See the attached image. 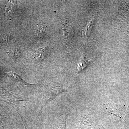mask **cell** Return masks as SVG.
Returning <instances> with one entry per match:
<instances>
[{"label": "cell", "mask_w": 129, "mask_h": 129, "mask_svg": "<svg viewBox=\"0 0 129 129\" xmlns=\"http://www.w3.org/2000/svg\"><path fill=\"white\" fill-rule=\"evenodd\" d=\"M92 24H93V21L92 20H91V21H90L89 23L88 24V25L85 28V29L83 32L84 35L86 36H88L92 28Z\"/></svg>", "instance_id": "cell-4"}, {"label": "cell", "mask_w": 129, "mask_h": 129, "mask_svg": "<svg viewBox=\"0 0 129 129\" xmlns=\"http://www.w3.org/2000/svg\"><path fill=\"white\" fill-rule=\"evenodd\" d=\"M3 99L5 101L7 102L9 104L14 108L17 111L18 113L20 116V117L23 120L22 117L21 115V113L19 109V104L21 101H24L22 97L17 94H13V93H8V94L2 96Z\"/></svg>", "instance_id": "cell-2"}, {"label": "cell", "mask_w": 129, "mask_h": 129, "mask_svg": "<svg viewBox=\"0 0 129 129\" xmlns=\"http://www.w3.org/2000/svg\"><path fill=\"white\" fill-rule=\"evenodd\" d=\"M66 91L62 88L55 86H51L47 88L42 99L40 112L43 107L49 102L53 100L62 92Z\"/></svg>", "instance_id": "cell-1"}, {"label": "cell", "mask_w": 129, "mask_h": 129, "mask_svg": "<svg viewBox=\"0 0 129 129\" xmlns=\"http://www.w3.org/2000/svg\"><path fill=\"white\" fill-rule=\"evenodd\" d=\"M45 31V28L44 27L41 26V27H39L38 29H37L36 33L37 35H40L42 34V32H44Z\"/></svg>", "instance_id": "cell-5"}, {"label": "cell", "mask_w": 129, "mask_h": 129, "mask_svg": "<svg viewBox=\"0 0 129 129\" xmlns=\"http://www.w3.org/2000/svg\"><path fill=\"white\" fill-rule=\"evenodd\" d=\"M89 63V61L86 60L85 56L83 55L81 58L80 61L78 64V69L79 71H82L87 67Z\"/></svg>", "instance_id": "cell-3"}]
</instances>
